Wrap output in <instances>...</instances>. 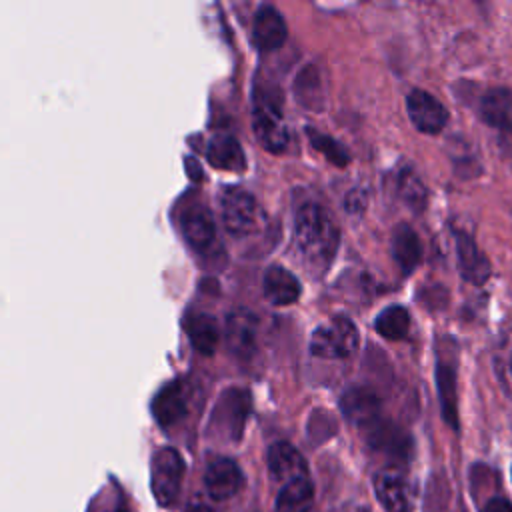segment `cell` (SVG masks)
Returning a JSON list of instances; mask_svg holds the SVG:
<instances>
[{
    "label": "cell",
    "mask_w": 512,
    "mask_h": 512,
    "mask_svg": "<svg viewBox=\"0 0 512 512\" xmlns=\"http://www.w3.org/2000/svg\"><path fill=\"white\" fill-rule=\"evenodd\" d=\"M294 244L308 270L324 272L340 246V230L332 214L320 204H302L294 216Z\"/></svg>",
    "instance_id": "obj_1"
},
{
    "label": "cell",
    "mask_w": 512,
    "mask_h": 512,
    "mask_svg": "<svg viewBox=\"0 0 512 512\" xmlns=\"http://www.w3.org/2000/svg\"><path fill=\"white\" fill-rule=\"evenodd\" d=\"M184 470L186 466L178 450L160 448L154 452L150 462V488L160 506L170 508L178 500Z\"/></svg>",
    "instance_id": "obj_2"
},
{
    "label": "cell",
    "mask_w": 512,
    "mask_h": 512,
    "mask_svg": "<svg viewBox=\"0 0 512 512\" xmlns=\"http://www.w3.org/2000/svg\"><path fill=\"white\" fill-rule=\"evenodd\" d=\"M220 216L224 228L234 236H248L262 228L264 214L256 198L242 188H228L220 196Z\"/></svg>",
    "instance_id": "obj_3"
},
{
    "label": "cell",
    "mask_w": 512,
    "mask_h": 512,
    "mask_svg": "<svg viewBox=\"0 0 512 512\" xmlns=\"http://www.w3.org/2000/svg\"><path fill=\"white\" fill-rule=\"evenodd\" d=\"M358 348V330L346 316L318 326L310 336V352L318 358H348Z\"/></svg>",
    "instance_id": "obj_4"
},
{
    "label": "cell",
    "mask_w": 512,
    "mask_h": 512,
    "mask_svg": "<svg viewBox=\"0 0 512 512\" xmlns=\"http://www.w3.org/2000/svg\"><path fill=\"white\" fill-rule=\"evenodd\" d=\"M252 128H254L258 144L264 150H268L272 154H282L288 148L290 134H288L282 110L274 100H270L266 96L254 98Z\"/></svg>",
    "instance_id": "obj_5"
},
{
    "label": "cell",
    "mask_w": 512,
    "mask_h": 512,
    "mask_svg": "<svg viewBox=\"0 0 512 512\" xmlns=\"http://www.w3.org/2000/svg\"><path fill=\"white\" fill-rule=\"evenodd\" d=\"M250 412V394L246 390L234 388L222 394L218 406L212 414V426L216 432L228 440H238L242 436L246 418Z\"/></svg>",
    "instance_id": "obj_6"
},
{
    "label": "cell",
    "mask_w": 512,
    "mask_h": 512,
    "mask_svg": "<svg viewBox=\"0 0 512 512\" xmlns=\"http://www.w3.org/2000/svg\"><path fill=\"white\" fill-rule=\"evenodd\" d=\"M406 108L412 124L424 134H438L448 122V110L430 92L414 88L406 96Z\"/></svg>",
    "instance_id": "obj_7"
},
{
    "label": "cell",
    "mask_w": 512,
    "mask_h": 512,
    "mask_svg": "<svg viewBox=\"0 0 512 512\" xmlns=\"http://www.w3.org/2000/svg\"><path fill=\"white\" fill-rule=\"evenodd\" d=\"M226 346L238 358H250L256 350L258 316L246 308H236L226 316Z\"/></svg>",
    "instance_id": "obj_8"
},
{
    "label": "cell",
    "mask_w": 512,
    "mask_h": 512,
    "mask_svg": "<svg viewBox=\"0 0 512 512\" xmlns=\"http://www.w3.org/2000/svg\"><path fill=\"white\" fill-rule=\"evenodd\" d=\"M374 492L388 512H410L412 486L398 468H384L374 476Z\"/></svg>",
    "instance_id": "obj_9"
},
{
    "label": "cell",
    "mask_w": 512,
    "mask_h": 512,
    "mask_svg": "<svg viewBox=\"0 0 512 512\" xmlns=\"http://www.w3.org/2000/svg\"><path fill=\"white\" fill-rule=\"evenodd\" d=\"M204 486L212 500H228L242 486V472L230 458H214L204 472Z\"/></svg>",
    "instance_id": "obj_10"
},
{
    "label": "cell",
    "mask_w": 512,
    "mask_h": 512,
    "mask_svg": "<svg viewBox=\"0 0 512 512\" xmlns=\"http://www.w3.org/2000/svg\"><path fill=\"white\" fill-rule=\"evenodd\" d=\"M340 408L352 424L364 430L380 420V400L370 388L356 386L346 390L340 398Z\"/></svg>",
    "instance_id": "obj_11"
},
{
    "label": "cell",
    "mask_w": 512,
    "mask_h": 512,
    "mask_svg": "<svg viewBox=\"0 0 512 512\" xmlns=\"http://www.w3.org/2000/svg\"><path fill=\"white\" fill-rule=\"evenodd\" d=\"M266 462H268V470H270V476L284 484V482H290L294 478H302V476H308V466H306V460L302 458V454L288 442H274L270 448H268V454H266Z\"/></svg>",
    "instance_id": "obj_12"
},
{
    "label": "cell",
    "mask_w": 512,
    "mask_h": 512,
    "mask_svg": "<svg viewBox=\"0 0 512 512\" xmlns=\"http://www.w3.org/2000/svg\"><path fill=\"white\" fill-rule=\"evenodd\" d=\"M284 16L274 6H260L254 16L252 38L262 52L278 50L286 40Z\"/></svg>",
    "instance_id": "obj_13"
},
{
    "label": "cell",
    "mask_w": 512,
    "mask_h": 512,
    "mask_svg": "<svg viewBox=\"0 0 512 512\" xmlns=\"http://www.w3.org/2000/svg\"><path fill=\"white\" fill-rule=\"evenodd\" d=\"M264 296L272 306H290L300 298L298 278L282 266H270L262 278Z\"/></svg>",
    "instance_id": "obj_14"
},
{
    "label": "cell",
    "mask_w": 512,
    "mask_h": 512,
    "mask_svg": "<svg viewBox=\"0 0 512 512\" xmlns=\"http://www.w3.org/2000/svg\"><path fill=\"white\" fill-rule=\"evenodd\" d=\"M182 234L196 250H206L216 238V226L212 214L204 206H190L180 218Z\"/></svg>",
    "instance_id": "obj_15"
},
{
    "label": "cell",
    "mask_w": 512,
    "mask_h": 512,
    "mask_svg": "<svg viewBox=\"0 0 512 512\" xmlns=\"http://www.w3.org/2000/svg\"><path fill=\"white\" fill-rule=\"evenodd\" d=\"M188 404L182 384L172 382L164 386L152 400V416L162 428H170L186 416Z\"/></svg>",
    "instance_id": "obj_16"
},
{
    "label": "cell",
    "mask_w": 512,
    "mask_h": 512,
    "mask_svg": "<svg viewBox=\"0 0 512 512\" xmlns=\"http://www.w3.org/2000/svg\"><path fill=\"white\" fill-rule=\"evenodd\" d=\"M366 438L374 450L386 452L390 456L406 458L410 452V436L394 422H386L382 418L366 428Z\"/></svg>",
    "instance_id": "obj_17"
},
{
    "label": "cell",
    "mask_w": 512,
    "mask_h": 512,
    "mask_svg": "<svg viewBox=\"0 0 512 512\" xmlns=\"http://www.w3.org/2000/svg\"><path fill=\"white\" fill-rule=\"evenodd\" d=\"M456 252H458L460 272L468 282L482 284L488 280L490 262L484 258V254L478 250V246L468 234L456 232Z\"/></svg>",
    "instance_id": "obj_18"
},
{
    "label": "cell",
    "mask_w": 512,
    "mask_h": 512,
    "mask_svg": "<svg viewBox=\"0 0 512 512\" xmlns=\"http://www.w3.org/2000/svg\"><path fill=\"white\" fill-rule=\"evenodd\" d=\"M314 502V486L310 476L294 478L290 482L280 484L276 494L274 512H310Z\"/></svg>",
    "instance_id": "obj_19"
},
{
    "label": "cell",
    "mask_w": 512,
    "mask_h": 512,
    "mask_svg": "<svg viewBox=\"0 0 512 512\" xmlns=\"http://www.w3.org/2000/svg\"><path fill=\"white\" fill-rule=\"evenodd\" d=\"M480 114L492 128L512 132V90L492 88L482 96Z\"/></svg>",
    "instance_id": "obj_20"
},
{
    "label": "cell",
    "mask_w": 512,
    "mask_h": 512,
    "mask_svg": "<svg viewBox=\"0 0 512 512\" xmlns=\"http://www.w3.org/2000/svg\"><path fill=\"white\" fill-rule=\"evenodd\" d=\"M184 328L188 332L190 344L194 346L196 352L210 356L216 350L218 338H220V330L216 324V318L206 314V312H194L186 318Z\"/></svg>",
    "instance_id": "obj_21"
},
{
    "label": "cell",
    "mask_w": 512,
    "mask_h": 512,
    "mask_svg": "<svg viewBox=\"0 0 512 512\" xmlns=\"http://www.w3.org/2000/svg\"><path fill=\"white\" fill-rule=\"evenodd\" d=\"M206 156H208V162L218 170H234L236 172V170H244V166H246L244 152H242L238 140L228 134L214 136L206 148Z\"/></svg>",
    "instance_id": "obj_22"
},
{
    "label": "cell",
    "mask_w": 512,
    "mask_h": 512,
    "mask_svg": "<svg viewBox=\"0 0 512 512\" xmlns=\"http://www.w3.org/2000/svg\"><path fill=\"white\" fill-rule=\"evenodd\" d=\"M392 256L396 264L404 270V274H410L420 258H422V244L418 234L408 226L400 224L392 234Z\"/></svg>",
    "instance_id": "obj_23"
},
{
    "label": "cell",
    "mask_w": 512,
    "mask_h": 512,
    "mask_svg": "<svg viewBox=\"0 0 512 512\" xmlns=\"http://www.w3.org/2000/svg\"><path fill=\"white\" fill-rule=\"evenodd\" d=\"M374 328L386 340H402L410 330V314L404 306H388L376 316Z\"/></svg>",
    "instance_id": "obj_24"
},
{
    "label": "cell",
    "mask_w": 512,
    "mask_h": 512,
    "mask_svg": "<svg viewBox=\"0 0 512 512\" xmlns=\"http://www.w3.org/2000/svg\"><path fill=\"white\" fill-rule=\"evenodd\" d=\"M438 392L442 400V412L446 422L452 428H458L456 414V390H454V372L448 366H438Z\"/></svg>",
    "instance_id": "obj_25"
},
{
    "label": "cell",
    "mask_w": 512,
    "mask_h": 512,
    "mask_svg": "<svg viewBox=\"0 0 512 512\" xmlns=\"http://www.w3.org/2000/svg\"><path fill=\"white\" fill-rule=\"evenodd\" d=\"M306 134H308L312 146H314L318 152H322L328 160H332V162L338 164V166H346V164H348V158H350V156H348L346 148H342V144H338L334 138H330V136H326V134H322V132H318V130H314V128H308Z\"/></svg>",
    "instance_id": "obj_26"
},
{
    "label": "cell",
    "mask_w": 512,
    "mask_h": 512,
    "mask_svg": "<svg viewBox=\"0 0 512 512\" xmlns=\"http://www.w3.org/2000/svg\"><path fill=\"white\" fill-rule=\"evenodd\" d=\"M398 194L400 198L412 206V208H422L424 206V200H426V188L424 184L420 182V178L412 172V170H404L400 174V180H398Z\"/></svg>",
    "instance_id": "obj_27"
},
{
    "label": "cell",
    "mask_w": 512,
    "mask_h": 512,
    "mask_svg": "<svg viewBox=\"0 0 512 512\" xmlns=\"http://www.w3.org/2000/svg\"><path fill=\"white\" fill-rule=\"evenodd\" d=\"M484 512H512V504L504 498H490L484 506Z\"/></svg>",
    "instance_id": "obj_28"
},
{
    "label": "cell",
    "mask_w": 512,
    "mask_h": 512,
    "mask_svg": "<svg viewBox=\"0 0 512 512\" xmlns=\"http://www.w3.org/2000/svg\"><path fill=\"white\" fill-rule=\"evenodd\" d=\"M186 512H214L210 506H206V504H200V502H196V504H192V506H188V510Z\"/></svg>",
    "instance_id": "obj_29"
}]
</instances>
